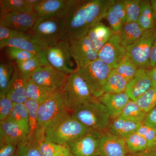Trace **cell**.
<instances>
[{"mask_svg": "<svg viewBox=\"0 0 156 156\" xmlns=\"http://www.w3.org/2000/svg\"><path fill=\"white\" fill-rule=\"evenodd\" d=\"M89 130L68 111L45 128V140L66 145L83 136Z\"/></svg>", "mask_w": 156, "mask_h": 156, "instance_id": "cell-1", "label": "cell"}, {"mask_svg": "<svg viewBox=\"0 0 156 156\" xmlns=\"http://www.w3.org/2000/svg\"><path fill=\"white\" fill-rule=\"evenodd\" d=\"M86 0H73L61 18V41L70 42L86 36L89 30L85 18Z\"/></svg>", "mask_w": 156, "mask_h": 156, "instance_id": "cell-2", "label": "cell"}, {"mask_svg": "<svg viewBox=\"0 0 156 156\" xmlns=\"http://www.w3.org/2000/svg\"><path fill=\"white\" fill-rule=\"evenodd\" d=\"M74 118L90 130L104 132L111 117L106 107L98 99L79 106L71 113Z\"/></svg>", "mask_w": 156, "mask_h": 156, "instance_id": "cell-3", "label": "cell"}, {"mask_svg": "<svg viewBox=\"0 0 156 156\" xmlns=\"http://www.w3.org/2000/svg\"><path fill=\"white\" fill-rule=\"evenodd\" d=\"M61 18L39 17L27 34L32 40L45 50L61 41Z\"/></svg>", "mask_w": 156, "mask_h": 156, "instance_id": "cell-4", "label": "cell"}, {"mask_svg": "<svg viewBox=\"0 0 156 156\" xmlns=\"http://www.w3.org/2000/svg\"><path fill=\"white\" fill-rule=\"evenodd\" d=\"M62 90L66 108L71 113L79 106L97 99L76 72L69 75Z\"/></svg>", "mask_w": 156, "mask_h": 156, "instance_id": "cell-5", "label": "cell"}, {"mask_svg": "<svg viewBox=\"0 0 156 156\" xmlns=\"http://www.w3.org/2000/svg\"><path fill=\"white\" fill-rule=\"evenodd\" d=\"M112 69L98 58L76 72L85 81L93 96L98 99L104 93L105 86Z\"/></svg>", "mask_w": 156, "mask_h": 156, "instance_id": "cell-6", "label": "cell"}, {"mask_svg": "<svg viewBox=\"0 0 156 156\" xmlns=\"http://www.w3.org/2000/svg\"><path fill=\"white\" fill-rule=\"evenodd\" d=\"M156 41V27L144 31L140 38L126 48V55L138 68L148 69L151 51Z\"/></svg>", "mask_w": 156, "mask_h": 156, "instance_id": "cell-7", "label": "cell"}, {"mask_svg": "<svg viewBox=\"0 0 156 156\" xmlns=\"http://www.w3.org/2000/svg\"><path fill=\"white\" fill-rule=\"evenodd\" d=\"M68 111L62 90H56L40 104L37 114L39 124L45 130L50 124Z\"/></svg>", "mask_w": 156, "mask_h": 156, "instance_id": "cell-8", "label": "cell"}, {"mask_svg": "<svg viewBox=\"0 0 156 156\" xmlns=\"http://www.w3.org/2000/svg\"><path fill=\"white\" fill-rule=\"evenodd\" d=\"M44 53L48 64L52 67L68 75L76 72L70 52L69 42L60 41L55 46L45 50Z\"/></svg>", "mask_w": 156, "mask_h": 156, "instance_id": "cell-9", "label": "cell"}, {"mask_svg": "<svg viewBox=\"0 0 156 156\" xmlns=\"http://www.w3.org/2000/svg\"><path fill=\"white\" fill-rule=\"evenodd\" d=\"M103 133L90 130L83 136L66 145L74 156H100L99 143Z\"/></svg>", "mask_w": 156, "mask_h": 156, "instance_id": "cell-10", "label": "cell"}, {"mask_svg": "<svg viewBox=\"0 0 156 156\" xmlns=\"http://www.w3.org/2000/svg\"><path fill=\"white\" fill-rule=\"evenodd\" d=\"M69 75L47 65L35 70L30 79L40 86L56 91L63 88Z\"/></svg>", "mask_w": 156, "mask_h": 156, "instance_id": "cell-11", "label": "cell"}, {"mask_svg": "<svg viewBox=\"0 0 156 156\" xmlns=\"http://www.w3.org/2000/svg\"><path fill=\"white\" fill-rule=\"evenodd\" d=\"M71 55L76 65V70L97 59L98 53L88 36L69 42Z\"/></svg>", "mask_w": 156, "mask_h": 156, "instance_id": "cell-12", "label": "cell"}, {"mask_svg": "<svg viewBox=\"0 0 156 156\" xmlns=\"http://www.w3.org/2000/svg\"><path fill=\"white\" fill-rule=\"evenodd\" d=\"M38 18L34 11L11 12L1 17L0 25L14 30L27 33L32 28Z\"/></svg>", "mask_w": 156, "mask_h": 156, "instance_id": "cell-13", "label": "cell"}, {"mask_svg": "<svg viewBox=\"0 0 156 156\" xmlns=\"http://www.w3.org/2000/svg\"><path fill=\"white\" fill-rule=\"evenodd\" d=\"M126 55L119 34H114L98 53V58L112 69Z\"/></svg>", "mask_w": 156, "mask_h": 156, "instance_id": "cell-14", "label": "cell"}, {"mask_svg": "<svg viewBox=\"0 0 156 156\" xmlns=\"http://www.w3.org/2000/svg\"><path fill=\"white\" fill-rule=\"evenodd\" d=\"M25 105L28 112L29 122L27 140L31 144L39 146L45 140V130L40 126L38 119V110L41 104L36 101L28 99Z\"/></svg>", "mask_w": 156, "mask_h": 156, "instance_id": "cell-15", "label": "cell"}, {"mask_svg": "<svg viewBox=\"0 0 156 156\" xmlns=\"http://www.w3.org/2000/svg\"><path fill=\"white\" fill-rule=\"evenodd\" d=\"M73 0H41L34 6L38 17L62 18L66 14Z\"/></svg>", "mask_w": 156, "mask_h": 156, "instance_id": "cell-16", "label": "cell"}, {"mask_svg": "<svg viewBox=\"0 0 156 156\" xmlns=\"http://www.w3.org/2000/svg\"><path fill=\"white\" fill-rule=\"evenodd\" d=\"M114 0H86L85 14L89 29L106 18Z\"/></svg>", "mask_w": 156, "mask_h": 156, "instance_id": "cell-17", "label": "cell"}, {"mask_svg": "<svg viewBox=\"0 0 156 156\" xmlns=\"http://www.w3.org/2000/svg\"><path fill=\"white\" fill-rule=\"evenodd\" d=\"M99 153L100 156H127L129 152L125 139L105 131L101 138Z\"/></svg>", "mask_w": 156, "mask_h": 156, "instance_id": "cell-18", "label": "cell"}, {"mask_svg": "<svg viewBox=\"0 0 156 156\" xmlns=\"http://www.w3.org/2000/svg\"><path fill=\"white\" fill-rule=\"evenodd\" d=\"M29 79L20 71L17 66H14V73L6 94L14 103L25 104L28 100L26 87Z\"/></svg>", "mask_w": 156, "mask_h": 156, "instance_id": "cell-19", "label": "cell"}, {"mask_svg": "<svg viewBox=\"0 0 156 156\" xmlns=\"http://www.w3.org/2000/svg\"><path fill=\"white\" fill-rule=\"evenodd\" d=\"M147 69L138 68L134 78L128 82L126 92L131 100H137L152 86Z\"/></svg>", "mask_w": 156, "mask_h": 156, "instance_id": "cell-20", "label": "cell"}, {"mask_svg": "<svg viewBox=\"0 0 156 156\" xmlns=\"http://www.w3.org/2000/svg\"><path fill=\"white\" fill-rule=\"evenodd\" d=\"M28 132L17 123L5 119L0 121V145L16 144L25 140Z\"/></svg>", "mask_w": 156, "mask_h": 156, "instance_id": "cell-21", "label": "cell"}, {"mask_svg": "<svg viewBox=\"0 0 156 156\" xmlns=\"http://www.w3.org/2000/svg\"><path fill=\"white\" fill-rule=\"evenodd\" d=\"M98 99L106 107L111 119H115L119 116L131 99L126 92H124L104 93Z\"/></svg>", "mask_w": 156, "mask_h": 156, "instance_id": "cell-22", "label": "cell"}, {"mask_svg": "<svg viewBox=\"0 0 156 156\" xmlns=\"http://www.w3.org/2000/svg\"><path fill=\"white\" fill-rule=\"evenodd\" d=\"M142 123L131 122L121 117L112 119L110 121L107 131L109 133L125 139L134 133H136Z\"/></svg>", "mask_w": 156, "mask_h": 156, "instance_id": "cell-23", "label": "cell"}, {"mask_svg": "<svg viewBox=\"0 0 156 156\" xmlns=\"http://www.w3.org/2000/svg\"><path fill=\"white\" fill-rule=\"evenodd\" d=\"M113 34L111 29L100 22L90 28L87 36L98 53Z\"/></svg>", "mask_w": 156, "mask_h": 156, "instance_id": "cell-24", "label": "cell"}, {"mask_svg": "<svg viewBox=\"0 0 156 156\" xmlns=\"http://www.w3.org/2000/svg\"><path fill=\"white\" fill-rule=\"evenodd\" d=\"M41 0H1L0 16L11 12H30Z\"/></svg>", "mask_w": 156, "mask_h": 156, "instance_id": "cell-25", "label": "cell"}, {"mask_svg": "<svg viewBox=\"0 0 156 156\" xmlns=\"http://www.w3.org/2000/svg\"><path fill=\"white\" fill-rule=\"evenodd\" d=\"M144 31L137 22L124 23L119 34L121 44L125 48L133 44L140 38Z\"/></svg>", "mask_w": 156, "mask_h": 156, "instance_id": "cell-26", "label": "cell"}, {"mask_svg": "<svg viewBox=\"0 0 156 156\" xmlns=\"http://www.w3.org/2000/svg\"><path fill=\"white\" fill-rule=\"evenodd\" d=\"M15 48L32 53H38L44 52L45 50L34 41L27 33L25 35L13 38L7 41L2 46L0 49L7 48Z\"/></svg>", "mask_w": 156, "mask_h": 156, "instance_id": "cell-27", "label": "cell"}, {"mask_svg": "<svg viewBox=\"0 0 156 156\" xmlns=\"http://www.w3.org/2000/svg\"><path fill=\"white\" fill-rule=\"evenodd\" d=\"M18 69L28 78L39 68L49 65L45 56L44 51L37 53L35 56L24 61L16 62Z\"/></svg>", "mask_w": 156, "mask_h": 156, "instance_id": "cell-28", "label": "cell"}, {"mask_svg": "<svg viewBox=\"0 0 156 156\" xmlns=\"http://www.w3.org/2000/svg\"><path fill=\"white\" fill-rule=\"evenodd\" d=\"M137 23L144 31L155 27L156 18L150 1L141 2V11Z\"/></svg>", "mask_w": 156, "mask_h": 156, "instance_id": "cell-29", "label": "cell"}, {"mask_svg": "<svg viewBox=\"0 0 156 156\" xmlns=\"http://www.w3.org/2000/svg\"><path fill=\"white\" fill-rule=\"evenodd\" d=\"M27 93L29 99L36 101L41 104L54 91L36 83L30 78L27 80Z\"/></svg>", "mask_w": 156, "mask_h": 156, "instance_id": "cell-30", "label": "cell"}, {"mask_svg": "<svg viewBox=\"0 0 156 156\" xmlns=\"http://www.w3.org/2000/svg\"><path fill=\"white\" fill-rule=\"evenodd\" d=\"M129 81L116 72L113 69L104 87V93H120L126 92Z\"/></svg>", "mask_w": 156, "mask_h": 156, "instance_id": "cell-31", "label": "cell"}, {"mask_svg": "<svg viewBox=\"0 0 156 156\" xmlns=\"http://www.w3.org/2000/svg\"><path fill=\"white\" fill-rule=\"evenodd\" d=\"M147 114L135 101L130 99L119 117L134 122L143 124Z\"/></svg>", "mask_w": 156, "mask_h": 156, "instance_id": "cell-32", "label": "cell"}, {"mask_svg": "<svg viewBox=\"0 0 156 156\" xmlns=\"http://www.w3.org/2000/svg\"><path fill=\"white\" fill-rule=\"evenodd\" d=\"M6 119L17 123L28 133L29 117L24 104L14 103L13 109Z\"/></svg>", "mask_w": 156, "mask_h": 156, "instance_id": "cell-33", "label": "cell"}, {"mask_svg": "<svg viewBox=\"0 0 156 156\" xmlns=\"http://www.w3.org/2000/svg\"><path fill=\"white\" fill-rule=\"evenodd\" d=\"M138 69L136 65L126 55L113 69L129 82L134 78Z\"/></svg>", "mask_w": 156, "mask_h": 156, "instance_id": "cell-34", "label": "cell"}, {"mask_svg": "<svg viewBox=\"0 0 156 156\" xmlns=\"http://www.w3.org/2000/svg\"><path fill=\"white\" fill-rule=\"evenodd\" d=\"M129 154H134L153 147L141 135L136 133L131 134L125 139Z\"/></svg>", "mask_w": 156, "mask_h": 156, "instance_id": "cell-35", "label": "cell"}, {"mask_svg": "<svg viewBox=\"0 0 156 156\" xmlns=\"http://www.w3.org/2000/svg\"><path fill=\"white\" fill-rule=\"evenodd\" d=\"M135 101L145 112L151 110L156 106V86L153 85Z\"/></svg>", "mask_w": 156, "mask_h": 156, "instance_id": "cell-36", "label": "cell"}, {"mask_svg": "<svg viewBox=\"0 0 156 156\" xmlns=\"http://www.w3.org/2000/svg\"><path fill=\"white\" fill-rule=\"evenodd\" d=\"M14 70L11 63H0V94H7Z\"/></svg>", "mask_w": 156, "mask_h": 156, "instance_id": "cell-37", "label": "cell"}, {"mask_svg": "<svg viewBox=\"0 0 156 156\" xmlns=\"http://www.w3.org/2000/svg\"><path fill=\"white\" fill-rule=\"evenodd\" d=\"M38 149L42 156H58L69 149L66 145L56 144L45 140L39 144Z\"/></svg>", "mask_w": 156, "mask_h": 156, "instance_id": "cell-38", "label": "cell"}, {"mask_svg": "<svg viewBox=\"0 0 156 156\" xmlns=\"http://www.w3.org/2000/svg\"><path fill=\"white\" fill-rule=\"evenodd\" d=\"M126 7L127 22H137L141 11V2L140 0H124Z\"/></svg>", "mask_w": 156, "mask_h": 156, "instance_id": "cell-39", "label": "cell"}, {"mask_svg": "<svg viewBox=\"0 0 156 156\" xmlns=\"http://www.w3.org/2000/svg\"><path fill=\"white\" fill-rule=\"evenodd\" d=\"M15 156H42L38 146L28 142L27 139L17 144Z\"/></svg>", "mask_w": 156, "mask_h": 156, "instance_id": "cell-40", "label": "cell"}, {"mask_svg": "<svg viewBox=\"0 0 156 156\" xmlns=\"http://www.w3.org/2000/svg\"><path fill=\"white\" fill-rule=\"evenodd\" d=\"M6 52L10 58L16 62L24 61L35 56L37 53H32L15 48H7Z\"/></svg>", "mask_w": 156, "mask_h": 156, "instance_id": "cell-41", "label": "cell"}, {"mask_svg": "<svg viewBox=\"0 0 156 156\" xmlns=\"http://www.w3.org/2000/svg\"><path fill=\"white\" fill-rule=\"evenodd\" d=\"M14 102L6 94H0V121L6 119L11 114Z\"/></svg>", "mask_w": 156, "mask_h": 156, "instance_id": "cell-42", "label": "cell"}, {"mask_svg": "<svg viewBox=\"0 0 156 156\" xmlns=\"http://www.w3.org/2000/svg\"><path fill=\"white\" fill-rule=\"evenodd\" d=\"M136 133L143 137L151 147L156 145V129L142 124L138 128Z\"/></svg>", "mask_w": 156, "mask_h": 156, "instance_id": "cell-43", "label": "cell"}, {"mask_svg": "<svg viewBox=\"0 0 156 156\" xmlns=\"http://www.w3.org/2000/svg\"><path fill=\"white\" fill-rule=\"evenodd\" d=\"M106 18L110 26V28L112 30L114 34H119L124 23L119 17L112 10V7L109 10Z\"/></svg>", "mask_w": 156, "mask_h": 156, "instance_id": "cell-44", "label": "cell"}, {"mask_svg": "<svg viewBox=\"0 0 156 156\" xmlns=\"http://www.w3.org/2000/svg\"><path fill=\"white\" fill-rule=\"evenodd\" d=\"M27 33L14 30L4 26L0 25V46L10 39L25 35Z\"/></svg>", "mask_w": 156, "mask_h": 156, "instance_id": "cell-45", "label": "cell"}, {"mask_svg": "<svg viewBox=\"0 0 156 156\" xmlns=\"http://www.w3.org/2000/svg\"><path fill=\"white\" fill-rule=\"evenodd\" d=\"M112 8L119 17L123 23H127V15L124 0L115 1Z\"/></svg>", "mask_w": 156, "mask_h": 156, "instance_id": "cell-46", "label": "cell"}, {"mask_svg": "<svg viewBox=\"0 0 156 156\" xmlns=\"http://www.w3.org/2000/svg\"><path fill=\"white\" fill-rule=\"evenodd\" d=\"M17 144H6L0 145V156H15Z\"/></svg>", "mask_w": 156, "mask_h": 156, "instance_id": "cell-47", "label": "cell"}, {"mask_svg": "<svg viewBox=\"0 0 156 156\" xmlns=\"http://www.w3.org/2000/svg\"><path fill=\"white\" fill-rule=\"evenodd\" d=\"M143 124L156 129V106L147 113Z\"/></svg>", "mask_w": 156, "mask_h": 156, "instance_id": "cell-48", "label": "cell"}, {"mask_svg": "<svg viewBox=\"0 0 156 156\" xmlns=\"http://www.w3.org/2000/svg\"><path fill=\"white\" fill-rule=\"evenodd\" d=\"M127 156H156V145L138 152L129 154Z\"/></svg>", "mask_w": 156, "mask_h": 156, "instance_id": "cell-49", "label": "cell"}, {"mask_svg": "<svg viewBox=\"0 0 156 156\" xmlns=\"http://www.w3.org/2000/svg\"><path fill=\"white\" fill-rule=\"evenodd\" d=\"M156 65V41L154 43L151 51L149 64L148 69L151 68Z\"/></svg>", "mask_w": 156, "mask_h": 156, "instance_id": "cell-50", "label": "cell"}, {"mask_svg": "<svg viewBox=\"0 0 156 156\" xmlns=\"http://www.w3.org/2000/svg\"><path fill=\"white\" fill-rule=\"evenodd\" d=\"M147 71L153 85L156 86V65L151 68L147 69Z\"/></svg>", "mask_w": 156, "mask_h": 156, "instance_id": "cell-51", "label": "cell"}, {"mask_svg": "<svg viewBox=\"0 0 156 156\" xmlns=\"http://www.w3.org/2000/svg\"><path fill=\"white\" fill-rule=\"evenodd\" d=\"M150 2L156 18V0H151V1H150Z\"/></svg>", "mask_w": 156, "mask_h": 156, "instance_id": "cell-52", "label": "cell"}, {"mask_svg": "<svg viewBox=\"0 0 156 156\" xmlns=\"http://www.w3.org/2000/svg\"><path fill=\"white\" fill-rule=\"evenodd\" d=\"M58 156H74L70 152L69 150L66 151L65 152L61 154Z\"/></svg>", "mask_w": 156, "mask_h": 156, "instance_id": "cell-53", "label": "cell"}, {"mask_svg": "<svg viewBox=\"0 0 156 156\" xmlns=\"http://www.w3.org/2000/svg\"></svg>", "mask_w": 156, "mask_h": 156, "instance_id": "cell-54", "label": "cell"}, {"mask_svg": "<svg viewBox=\"0 0 156 156\" xmlns=\"http://www.w3.org/2000/svg\"></svg>", "mask_w": 156, "mask_h": 156, "instance_id": "cell-55", "label": "cell"}]
</instances>
